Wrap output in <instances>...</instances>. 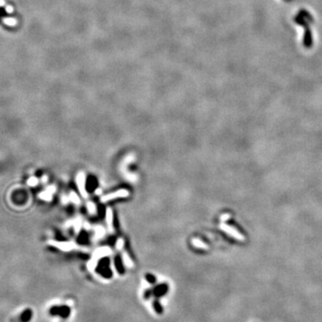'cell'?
Instances as JSON below:
<instances>
[{"mask_svg":"<svg viewBox=\"0 0 322 322\" xmlns=\"http://www.w3.org/2000/svg\"><path fill=\"white\" fill-rule=\"evenodd\" d=\"M231 218V215L230 214H223L221 217H220V224H219V228L221 230H223L224 232H226L227 234L231 235L232 237H234V239L238 240V241H244L245 240V237L244 235L241 234L240 232H238L234 227L233 226H230L228 225H226L225 223V220L226 219H229Z\"/></svg>","mask_w":322,"mask_h":322,"instance_id":"6da1fadb","label":"cell"},{"mask_svg":"<svg viewBox=\"0 0 322 322\" xmlns=\"http://www.w3.org/2000/svg\"><path fill=\"white\" fill-rule=\"evenodd\" d=\"M49 314L52 316H59L62 319H66L71 314V309L68 306H53L49 309Z\"/></svg>","mask_w":322,"mask_h":322,"instance_id":"7a4b0ae2","label":"cell"},{"mask_svg":"<svg viewBox=\"0 0 322 322\" xmlns=\"http://www.w3.org/2000/svg\"><path fill=\"white\" fill-rule=\"evenodd\" d=\"M129 195V192L128 191L124 190V189H122V190H118L115 192H111L107 195H105L101 198V201L103 202H107V201H112L114 199H117V198H124V197H127Z\"/></svg>","mask_w":322,"mask_h":322,"instance_id":"3957f363","label":"cell"},{"mask_svg":"<svg viewBox=\"0 0 322 322\" xmlns=\"http://www.w3.org/2000/svg\"><path fill=\"white\" fill-rule=\"evenodd\" d=\"M76 183H77L78 189L80 191L81 194L83 197H87V191L85 189V176L83 173L78 174V176L76 177Z\"/></svg>","mask_w":322,"mask_h":322,"instance_id":"277c9868","label":"cell"},{"mask_svg":"<svg viewBox=\"0 0 322 322\" xmlns=\"http://www.w3.org/2000/svg\"><path fill=\"white\" fill-rule=\"evenodd\" d=\"M49 244L62 250H71L76 248V245L73 243H68V242H49Z\"/></svg>","mask_w":322,"mask_h":322,"instance_id":"5b68a950","label":"cell"},{"mask_svg":"<svg viewBox=\"0 0 322 322\" xmlns=\"http://www.w3.org/2000/svg\"><path fill=\"white\" fill-rule=\"evenodd\" d=\"M111 253V250L107 247H102V248H100L98 249L95 253H94V258L92 259V261H94V263L97 266V261L100 259V258H102L104 256H107L108 254Z\"/></svg>","mask_w":322,"mask_h":322,"instance_id":"8992f818","label":"cell"},{"mask_svg":"<svg viewBox=\"0 0 322 322\" xmlns=\"http://www.w3.org/2000/svg\"><path fill=\"white\" fill-rule=\"evenodd\" d=\"M106 219H107V225L109 232H113V212L110 208L107 209Z\"/></svg>","mask_w":322,"mask_h":322,"instance_id":"52a82bcc","label":"cell"},{"mask_svg":"<svg viewBox=\"0 0 322 322\" xmlns=\"http://www.w3.org/2000/svg\"><path fill=\"white\" fill-rule=\"evenodd\" d=\"M32 318V310L26 309L20 316V322H29Z\"/></svg>","mask_w":322,"mask_h":322,"instance_id":"ba28073f","label":"cell"},{"mask_svg":"<svg viewBox=\"0 0 322 322\" xmlns=\"http://www.w3.org/2000/svg\"><path fill=\"white\" fill-rule=\"evenodd\" d=\"M191 243L194 247L198 248V249H202V250H208V245L204 243L202 241H201L200 239L198 238H194L191 240Z\"/></svg>","mask_w":322,"mask_h":322,"instance_id":"9c48e42d","label":"cell"},{"mask_svg":"<svg viewBox=\"0 0 322 322\" xmlns=\"http://www.w3.org/2000/svg\"><path fill=\"white\" fill-rule=\"evenodd\" d=\"M166 290H167L166 285H160V286H158V287L154 290V294H155L157 297H160V296H163L165 293H166Z\"/></svg>","mask_w":322,"mask_h":322,"instance_id":"30bf717a","label":"cell"},{"mask_svg":"<svg viewBox=\"0 0 322 322\" xmlns=\"http://www.w3.org/2000/svg\"><path fill=\"white\" fill-rule=\"evenodd\" d=\"M51 195H52L51 192H49L48 191L46 190L45 191L41 192V193L40 194V197L41 199H43V200H46V201H51V199H52V196H51Z\"/></svg>","mask_w":322,"mask_h":322,"instance_id":"8fae6325","label":"cell"},{"mask_svg":"<svg viewBox=\"0 0 322 322\" xmlns=\"http://www.w3.org/2000/svg\"><path fill=\"white\" fill-rule=\"evenodd\" d=\"M153 307H154V310L157 313L159 314H161L163 312V308H162V305L159 303V300H155L154 303H153Z\"/></svg>","mask_w":322,"mask_h":322,"instance_id":"7c38bea8","label":"cell"},{"mask_svg":"<svg viewBox=\"0 0 322 322\" xmlns=\"http://www.w3.org/2000/svg\"><path fill=\"white\" fill-rule=\"evenodd\" d=\"M87 207H88V210L89 211V213L91 214H95L97 212V208H96V205L92 202H88L87 204Z\"/></svg>","mask_w":322,"mask_h":322,"instance_id":"4fadbf2b","label":"cell"},{"mask_svg":"<svg viewBox=\"0 0 322 322\" xmlns=\"http://www.w3.org/2000/svg\"><path fill=\"white\" fill-rule=\"evenodd\" d=\"M70 197H71V201H73V202H74L75 204H79L80 203V199H79V197H78V195L75 193V192H71V195H70Z\"/></svg>","mask_w":322,"mask_h":322,"instance_id":"5bb4252c","label":"cell"},{"mask_svg":"<svg viewBox=\"0 0 322 322\" xmlns=\"http://www.w3.org/2000/svg\"><path fill=\"white\" fill-rule=\"evenodd\" d=\"M96 234H97V236L98 237H102L103 235L105 234V230L102 227H100V226H97L96 227Z\"/></svg>","mask_w":322,"mask_h":322,"instance_id":"9a60e30c","label":"cell"},{"mask_svg":"<svg viewBox=\"0 0 322 322\" xmlns=\"http://www.w3.org/2000/svg\"><path fill=\"white\" fill-rule=\"evenodd\" d=\"M28 184L30 186H34V185H36L38 184V179L35 178V177H30L28 180Z\"/></svg>","mask_w":322,"mask_h":322,"instance_id":"2e32d148","label":"cell"},{"mask_svg":"<svg viewBox=\"0 0 322 322\" xmlns=\"http://www.w3.org/2000/svg\"><path fill=\"white\" fill-rule=\"evenodd\" d=\"M124 246V240L123 239H118L117 243V249H122Z\"/></svg>","mask_w":322,"mask_h":322,"instance_id":"e0dca14e","label":"cell"},{"mask_svg":"<svg viewBox=\"0 0 322 322\" xmlns=\"http://www.w3.org/2000/svg\"><path fill=\"white\" fill-rule=\"evenodd\" d=\"M80 228H81V221L77 220V221H75V231L76 232L80 231Z\"/></svg>","mask_w":322,"mask_h":322,"instance_id":"ac0fdd59","label":"cell"}]
</instances>
